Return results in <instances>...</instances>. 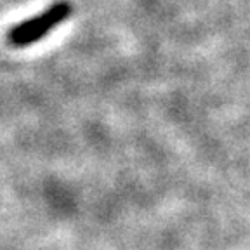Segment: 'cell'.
<instances>
[{"mask_svg":"<svg viewBox=\"0 0 250 250\" xmlns=\"http://www.w3.org/2000/svg\"><path fill=\"white\" fill-rule=\"evenodd\" d=\"M70 14L71 5L68 2H56L47 11L37 14L35 18H30V20L23 21V23L16 24L7 35L9 43H12L14 47L30 45V43L45 37L52 28L61 24Z\"/></svg>","mask_w":250,"mask_h":250,"instance_id":"obj_1","label":"cell"}]
</instances>
